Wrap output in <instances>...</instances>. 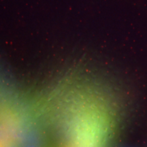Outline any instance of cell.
<instances>
[{
    "label": "cell",
    "instance_id": "cell-1",
    "mask_svg": "<svg viewBox=\"0 0 147 147\" xmlns=\"http://www.w3.org/2000/svg\"><path fill=\"white\" fill-rule=\"evenodd\" d=\"M0 147H19L17 144L13 142H7L5 144L1 145Z\"/></svg>",
    "mask_w": 147,
    "mask_h": 147
},
{
    "label": "cell",
    "instance_id": "cell-2",
    "mask_svg": "<svg viewBox=\"0 0 147 147\" xmlns=\"http://www.w3.org/2000/svg\"><path fill=\"white\" fill-rule=\"evenodd\" d=\"M23 147H38L36 146V145H34V144H27V145H25V146H24Z\"/></svg>",
    "mask_w": 147,
    "mask_h": 147
}]
</instances>
